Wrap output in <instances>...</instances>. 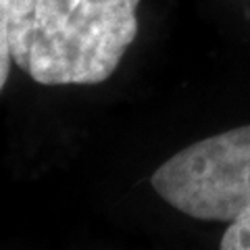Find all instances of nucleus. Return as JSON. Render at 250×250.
Here are the masks:
<instances>
[{
  "mask_svg": "<svg viewBox=\"0 0 250 250\" xmlns=\"http://www.w3.org/2000/svg\"><path fill=\"white\" fill-rule=\"evenodd\" d=\"M140 0H11V52L42 85L108 80L138 34Z\"/></svg>",
  "mask_w": 250,
  "mask_h": 250,
  "instance_id": "obj_1",
  "label": "nucleus"
},
{
  "mask_svg": "<svg viewBox=\"0 0 250 250\" xmlns=\"http://www.w3.org/2000/svg\"><path fill=\"white\" fill-rule=\"evenodd\" d=\"M152 188L188 217L236 221L250 210V125L179 150L154 171Z\"/></svg>",
  "mask_w": 250,
  "mask_h": 250,
  "instance_id": "obj_2",
  "label": "nucleus"
},
{
  "mask_svg": "<svg viewBox=\"0 0 250 250\" xmlns=\"http://www.w3.org/2000/svg\"><path fill=\"white\" fill-rule=\"evenodd\" d=\"M11 61V0H0V88L9 80Z\"/></svg>",
  "mask_w": 250,
  "mask_h": 250,
  "instance_id": "obj_3",
  "label": "nucleus"
},
{
  "mask_svg": "<svg viewBox=\"0 0 250 250\" xmlns=\"http://www.w3.org/2000/svg\"><path fill=\"white\" fill-rule=\"evenodd\" d=\"M223 250H250V210L229 223L221 238Z\"/></svg>",
  "mask_w": 250,
  "mask_h": 250,
  "instance_id": "obj_4",
  "label": "nucleus"
}]
</instances>
